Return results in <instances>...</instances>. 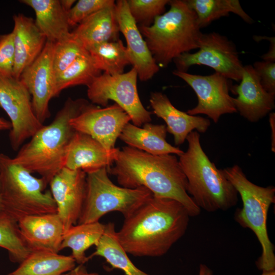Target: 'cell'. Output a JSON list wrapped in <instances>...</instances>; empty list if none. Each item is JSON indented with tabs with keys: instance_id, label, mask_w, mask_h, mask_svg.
<instances>
[{
	"instance_id": "d6a6232c",
	"label": "cell",
	"mask_w": 275,
	"mask_h": 275,
	"mask_svg": "<svg viewBox=\"0 0 275 275\" xmlns=\"http://www.w3.org/2000/svg\"><path fill=\"white\" fill-rule=\"evenodd\" d=\"M86 51L87 50L72 35L66 40L54 43L52 58L54 77L64 71L80 54Z\"/></svg>"
},
{
	"instance_id": "8fae6325",
	"label": "cell",
	"mask_w": 275,
	"mask_h": 275,
	"mask_svg": "<svg viewBox=\"0 0 275 275\" xmlns=\"http://www.w3.org/2000/svg\"><path fill=\"white\" fill-rule=\"evenodd\" d=\"M0 107L10 120L9 136L14 151L44 125L35 115L31 94L19 79L0 75Z\"/></svg>"
},
{
	"instance_id": "603a6c76",
	"label": "cell",
	"mask_w": 275,
	"mask_h": 275,
	"mask_svg": "<svg viewBox=\"0 0 275 275\" xmlns=\"http://www.w3.org/2000/svg\"><path fill=\"white\" fill-rule=\"evenodd\" d=\"M165 125L146 123L141 128L128 123L119 138L128 146L153 155L174 154L180 156L184 151L166 140Z\"/></svg>"
},
{
	"instance_id": "5b68a950",
	"label": "cell",
	"mask_w": 275,
	"mask_h": 275,
	"mask_svg": "<svg viewBox=\"0 0 275 275\" xmlns=\"http://www.w3.org/2000/svg\"><path fill=\"white\" fill-rule=\"evenodd\" d=\"M169 4V10L156 17L151 25L138 26L159 67H166L181 54L198 49L203 34L186 1L172 0Z\"/></svg>"
},
{
	"instance_id": "5bb4252c",
	"label": "cell",
	"mask_w": 275,
	"mask_h": 275,
	"mask_svg": "<svg viewBox=\"0 0 275 275\" xmlns=\"http://www.w3.org/2000/svg\"><path fill=\"white\" fill-rule=\"evenodd\" d=\"M54 46V43L46 40L40 54L19 77L32 96L34 113L42 124L50 116L49 102L54 97L55 77L52 68Z\"/></svg>"
},
{
	"instance_id": "4dcf8cb0",
	"label": "cell",
	"mask_w": 275,
	"mask_h": 275,
	"mask_svg": "<svg viewBox=\"0 0 275 275\" xmlns=\"http://www.w3.org/2000/svg\"><path fill=\"white\" fill-rule=\"evenodd\" d=\"M0 247L8 251L10 260L20 264L31 253L21 234L18 221L0 210Z\"/></svg>"
},
{
	"instance_id": "1f68e13d",
	"label": "cell",
	"mask_w": 275,
	"mask_h": 275,
	"mask_svg": "<svg viewBox=\"0 0 275 275\" xmlns=\"http://www.w3.org/2000/svg\"><path fill=\"white\" fill-rule=\"evenodd\" d=\"M131 15L139 25H151L155 18L164 13L169 0H126Z\"/></svg>"
},
{
	"instance_id": "e0dca14e",
	"label": "cell",
	"mask_w": 275,
	"mask_h": 275,
	"mask_svg": "<svg viewBox=\"0 0 275 275\" xmlns=\"http://www.w3.org/2000/svg\"><path fill=\"white\" fill-rule=\"evenodd\" d=\"M230 91L237 95L233 101L240 115L251 122H256L274 108L275 94L266 92L253 66H243L239 85L232 86Z\"/></svg>"
},
{
	"instance_id": "8992f818",
	"label": "cell",
	"mask_w": 275,
	"mask_h": 275,
	"mask_svg": "<svg viewBox=\"0 0 275 275\" xmlns=\"http://www.w3.org/2000/svg\"><path fill=\"white\" fill-rule=\"evenodd\" d=\"M222 171L242 202V207L235 212V220L242 227L251 230L261 245V254L256 263L257 267L262 271L275 269L274 246L270 240L267 229L269 209L275 202V187H262L253 183L237 164L222 169Z\"/></svg>"
},
{
	"instance_id": "836d02e7",
	"label": "cell",
	"mask_w": 275,
	"mask_h": 275,
	"mask_svg": "<svg viewBox=\"0 0 275 275\" xmlns=\"http://www.w3.org/2000/svg\"><path fill=\"white\" fill-rule=\"evenodd\" d=\"M115 3L113 0H79L67 13L69 25H78L88 16Z\"/></svg>"
},
{
	"instance_id": "d4e9b609",
	"label": "cell",
	"mask_w": 275,
	"mask_h": 275,
	"mask_svg": "<svg viewBox=\"0 0 275 275\" xmlns=\"http://www.w3.org/2000/svg\"><path fill=\"white\" fill-rule=\"evenodd\" d=\"M70 256L48 251H33L8 275H63L76 266Z\"/></svg>"
},
{
	"instance_id": "cb8c5ba5",
	"label": "cell",
	"mask_w": 275,
	"mask_h": 275,
	"mask_svg": "<svg viewBox=\"0 0 275 275\" xmlns=\"http://www.w3.org/2000/svg\"><path fill=\"white\" fill-rule=\"evenodd\" d=\"M31 7L36 15L35 23L46 40L54 43L72 36L67 19V12L59 0H22Z\"/></svg>"
},
{
	"instance_id": "d6986e66",
	"label": "cell",
	"mask_w": 275,
	"mask_h": 275,
	"mask_svg": "<svg viewBox=\"0 0 275 275\" xmlns=\"http://www.w3.org/2000/svg\"><path fill=\"white\" fill-rule=\"evenodd\" d=\"M22 237L31 252L59 253L64 232L57 213L24 216L18 221Z\"/></svg>"
},
{
	"instance_id": "b9f144b4",
	"label": "cell",
	"mask_w": 275,
	"mask_h": 275,
	"mask_svg": "<svg viewBox=\"0 0 275 275\" xmlns=\"http://www.w3.org/2000/svg\"><path fill=\"white\" fill-rule=\"evenodd\" d=\"M11 129V124L10 122L5 120L3 118L0 117V131L10 130Z\"/></svg>"
},
{
	"instance_id": "52a82bcc",
	"label": "cell",
	"mask_w": 275,
	"mask_h": 275,
	"mask_svg": "<svg viewBox=\"0 0 275 275\" xmlns=\"http://www.w3.org/2000/svg\"><path fill=\"white\" fill-rule=\"evenodd\" d=\"M1 197L3 210L18 221L30 215L57 213L56 202L42 178H38L12 158L0 153Z\"/></svg>"
},
{
	"instance_id": "44dd1931",
	"label": "cell",
	"mask_w": 275,
	"mask_h": 275,
	"mask_svg": "<svg viewBox=\"0 0 275 275\" xmlns=\"http://www.w3.org/2000/svg\"><path fill=\"white\" fill-rule=\"evenodd\" d=\"M13 34L15 50L13 76L19 77L23 71L39 56L46 42V38L32 18L19 14L13 16Z\"/></svg>"
},
{
	"instance_id": "e575fe53",
	"label": "cell",
	"mask_w": 275,
	"mask_h": 275,
	"mask_svg": "<svg viewBox=\"0 0 275 275\" xmlns=\"http://www.w3.org/2000/svg\"><path fill=\"white\" fill-rule=\"evenodd\" d=\"M15 50L12 32L0 35V75L13 76Z\"/></svg>"
},
{
	"instance_id": "60d3db41",
	"label": "cell",
	"mask_w": 275,
	"mask_h": 275,
	"mask_svg": "<svg viewBox=\"0 0 275 275\" xmlns=\"http://www.w3.org/2000/svg\"><path fill=\"white\" fill-rule=\"evenodd\" d=\"M75 0H61V4L66 12H68L72 8L73 4L75 3Z\"/></svg>"
},
{
	"instance_id": "9a60e30c",
	"label": "cell",
	"mask_w": 275,
	"mask_h": 275,
	"mask_svg": "<svg viewBox=\"0 0 275 275\" xmlns=\"http://www.w3.org/2000/svg\"><path fill=\"white\" fill-rule=\"evenodd\" d=\"M86 177L81 170L63 168L49 183L64 232L78 223L85 198Z\"/></svg>"
},
{
	"instance_id": "7402d4cb",
	"label": "cell",
	"mask_w": 275,
	"mask_h": 275,
	"mask_svg": "<svg viewBox=\"0 0 275 275\" xmlns=\"http://www.w3.org/2000/svg\"><path fill=\"white\" fill-rule=\"evenodd\" d=\"M119 32L115 4L87 17L71 33L88 51L99 44L118 40Z\"/></svg>"
},
{
	"instance_id": "4fadbf2b",
	"label": "cell",
	"mask_w": 275,
	"mask_h": 275,
	"mask_svg": "<svg viewBox=\"0 0 275 275\" xmlns=\"http://www.w3.org/2000/svg\"><path fill=\"white\" fill-rule=\"evenodd\" d=\"M130 121L128 115L116 103L103 108L89 104L70 120V124L75 131L90 135L106 149L111 150Z\"/></svg>"
},
{
	"instance_id": "4316f807",
	"label": "cell",
	"mask_w": 275,
	"mask_h": 275,
	"mask_svg": "<svg viewBox=\"0 0 275 275\" xmlns=\"http://www.w3.org/2000/svg\"><path fill=\"white\" fill-rule=\"evenodd\" d=\"M105 224L99 222L77 224L65 231L63 235L61 250L70 248L71 256L78 264H84L89 260L86 251L92 245L96 246L101 238Z\"/></svg>"
},
{
	"instance_id": "7c38bea8",
	"label": "cell",
	"mask_w": 275,
	"mask_h": 275,
	"mask_svg": "<svg viewBox=\"0 0 275 275\" xmlns=\"http://www.w3.org/2000/svg\"><path fill=\"white\" fill-rule=\"evenodd\" d=\"M173 74L185 81L197 96L198 104L187 111L188 114L205 115L216 123L223 115L237 112L229 93L231 81L219 73L202 75L175 70Z\"/></svg>"
},
{
	"instance_id": "2e32d148",
	"label": "cell",
	"mask_w": 275,
	"mask_h": 275,
	"mask_svg": "<svg viewBox=\"0 0 275 275\" xmlns=\"http://www.w3.org/2000/svg\"><path fill=\"white\" fill-rule=\"evenodd\" d=\"M115 10L120 32L126 41V48L130 65L135 69L140 80L151 79L159 71V67L130 14L126 0L117 1Z\"/></svg>"
},
{
	"instance_id": "9c48e42d",
	"label": "cell",
	"mask_w": 275,
	"mask_h": 275,
	"mask_svg": "<svg viewBox=\"0 0 275 275\" xmlns=\"http://www.w3.org/2000/svg\"><path fill=\"white\" fill-rule=\"evenodd\" d=\"M138 73L133 67L120 74L101 73L87 87L88 98L94 104L107 106L113 100L128 115L138 127L151 121V113L143 106L138 88Z\"/></svg>"
},
{
	"instance_id": "83f0119b",
	"label": "cell",
	"mask_w": 275,
	"mask_h": 275,
	"mask_svg": "<svg viewBox=\"0 0 275 275\" xmlns=\"http://www.w3.org/2000/svg\"><path fill=\"white\" fill-rule=\"evenodd\" d=\"M186 2L195 13L201 29L230 13L236 14L248 23L254 22L238 0H186Z\"/></svg>"
},
{
	"instance_id": "74e56055",
	"label": "cell",
	"mask_w": 275,
	"mask_h": 275,
	"mask_svg": "<svg viewBox=\"0 0 275 275\" xmlns=\"http://www.w3.org/2000/svg\"><path fill=\"white\" fill-rule=\"evenodd\" d=\"M270 47L268 51L263 54L261 58L263 61H275V39L274 37H271L270 40Z\"/></svg>"
},
{
	"instance_id": "3957f363",
	"label": "cell",
	"mask_w": 275,
	"mask_h": 275,
	"mask_svg": "<svg viewBox=\"0 0 275 275\" xmlns=\"http://www.w3.org/2000/svg\"><path fill=\"white\" fill-rule=\"evenodd\" d=\"M89 104L82 98L67 99L52 122L43 125L19 149L12 158L14 162L31 173H38L48 185L64 168L66 150L75 131L70 120Z\"/></svg>"
},
{
	"instance_id": "ac0fdd59",
	"label": "cell",
	"mask_w": 275,
	"mask_h": 275,
	"mask_svg": "<svg viewBox=\"0 0 275 275\" xmlns=\"http://www.w3.org/2000/svg\"><path fill=\"white\" fill-rule=\"evenodd\" d=\"M119 148L106 149L90 135L75 131L66 150L64 168L86 174L113 164Z\"/></svg>"
},
{
	"instance_id": "f546056e",
	"label": "cell",
	"mask_w": 275,
	"mask_h": 275,
	"mask_svg": "<svg viewBox=\"0 0 275 275\" xmlns=\"http://www.w3.org/2000/svg\"><path fill=\"white\" fill-rule=\"evenodd\" d=\"M88 51L96 67L108 74H122L130 64L126 46L120 39L99 44Z\"/></svg>"
},
{
	"instance_id": "f35d334b",
	"label": "cell",
	"mask_w": 275,
	"mask_h": 275,
	"mask_svg": "<svg viewBox=\"0 0 275 275\" xmlns=\"http://www.w3.org/2000/svg\"><path fill=\"white\" fill-rule=\"evenodd\" d=\"M269 124L271 130V150L275 152V113L271 112L269 114Z\"/></svg>"
},
{
	"instance_id": "ab89813d",
	"label": "cell",
	"mask_w": 275,
	"mask_h": 275,
	"mask_svg": "<svg viewBox=\"0 0 275 275\" xmlns=\"http://www.w3.org/2000/svg\"><path fill=\"white\" fill-rule=\"evenodd\" d=\"M198 275H213V273L208 266L205 264H201L199 266Z\"/></svg>"
},
{
	"instance_id": "ffe728a7",
	"label": "cell",
	"mask_w": 275,
	"mask_h": 275,
	"mask_svg": "<svg viewBox=\"0 0 275 275\" xmlns=\"http://www.w3.org/2000/svg\"><path fill=\"white\" fill-rule=\"evenodd\" d=\"M149 101L153 113L166 122L167 131L173 135L175 145L184 143L194 129L203 133L210 125V121L207 118L190 115L178 109L162 92L151 93Z\"/></svg>"
},
{
	"instance_id": "8d00e7d4",
	"label": "cell",
	"mask_w": 275,
	"mask_h": 275,
	"mask_svg": "<svg viewBox=\"0 0 275 275\" xmlns=\"http://www.w3.org/2000/svg\"><path fill=\"white\" fill-rule=\"evenodd\" d=\"M63 275H100L96 272H89L84 264H78L73 269Z\"/></svg>"
},
{
	"instance_id": "f1b7e54d",
	"label": "cell",
	"mask_w": 275,
	"mask_h": 275,
	"mask_svg": "<svg viewBox=\"0 0 275 275\" xmlns=\"http://www.w3.org/2000/svg\"><path fill=\"white\" fill-rule=\"evenodd\" d=\"M101 74L87 50L80 54L64 71L55 77L54 97L64 89L90 85Z\"/></svg>"
},
{
	"instance_id": "7a4b0ae2",
	"label": "cell",
	"mask_w": 275,
	"mask_h": 275,
	"mask_svg": "<svg viewBox=\"0 0 275 275\" xmlns=\"http://www.w3.org/2000/svg\"><path fill=\"white\" fill-rule=\"evenodd\" d=\"M113 164L107 172L116 177L121 186L145 187L155 197L179 202L190 216L200 213L201 209L187 193V180L175 155H153L125 146L119 149Z\"/></svg>"
},
{
	"instance_id": "6da1fadb",
	"label": "cell",
	"mask_w": 275,
	"mask_h": 275,
	"mask_svg": "<svg viewBox=\"0 0 275 275\" xmlns=\"http://www.w3.org/2000/svg\"><path fill=\"white\" fill-rule=\"evenodd\" d=\"M189 217L179 202L152 195L124 218L118 240L135 257H160L184 235Z\"/></svg>"
},
{
	"instance_id": "d590c367",
	"label": "cell",
	"mask_w": 275,
	"mask_h": 275,
	"mask_svg": "<svg viewBox=\"0 0 275 275\" xmlns=\"http://www.w3.org/2000/svg\"><path fill=\"white\" fill-rule=\"evenodd\" d=\"M253 67L264 89L268 93L275 94V62L257 61Z\"/></svg>"
},
{
	"instance_id": "7bdbcfd3",
	"label": "cell",
	"mask_w": 275,
	"mask_h": 275,
	"mask_svg": "<svg viewBox=\"0 0 275 275\" xmlns=\"http://www.w3.org/2000/svg\"><path fill=\"white\" fill-rule=\"evenodd\" d=\"M261 275H275V269L271 270H263Z\"/></svg>"
},
{
	"instance_id": "484cf974",
	"label": "cell",
	"mask_w": 275,
	"mask_h": 275,
	"mask_svg": "<svg viewBox=\"0 0 275 275\" xmlns=\"http://www.w3.org/2000/svg\"><path fill=\"white\" fill-rule=\"evenodd\" d=\"M95 248L94 252L88 257L89 260L95 256L101 257L113 268L121 270L125 275H150L131 262L118 240L113 223L105 224L104 233Z\"/></svg>"
},
{
	"instance_id": "ba28073f",
	"label": "cell",
	"mask_w": 275,
	"mask_h": 275,
	"mask_svg": "<svg viewBox=\"0 0 275 275\" xmlns=\"http://www.w3.org/2000/svg\"><path fill=\"white\" fill-rule=\"evenodd\" d=\"M153 195L147 188H128L115 184L106 168L87 174L85 201L77 224L99 222L107 213L119 212L125 217Z\"/></svg>"
},
{
	"instance_id": "ee69618b",
	"label": "cell",
	"mask_w": 275,
	"mask_h": 275,
	"mask_svg": "<svg viewBox=\"0 0 275 275\" xmlns=\"http://www.w3.org/2000/svg\"><path fill=\"white\" fill-rule=\"evenodd\" d=\"M0 210H3L2 204L1 201V183H0Z\"/></svg>"
},
{
	"instance_id": "30bf717a",
	"label": "cell",
	"mask_w": 275,
	"mask_h": 275,
	"mask_svg": "<svg viewBox=\"0 0 275 275\" xmlns=\"http://www.w3.org/2000/svg\"><path fill=\"white\" fill-rule=\"evenodd\" d=\"M198 49L175 59L176 70L186 72L191 66L205 65L231 80L240 81L243 65L235 44L226 36L214 32L203 33Z\"/></svg>"
},
{
	"instance_id": "277c9868",
	"label": "cell",
	"mask_w": 275,
	"mask_h": 275,
	"mask_svg": "<svg viewBox=\"0 0 275 275\" xmlns=\"http://www.w3.org/2000/svg\"><path fill=\"white\" fill-rule=\"evenodd\" d=\"M188 148L179 161L187 180V191L197 206L209 212L226 211L238 202V193L204 151L197 131L187 136Z\"/></svg>"
}]
</instances>
